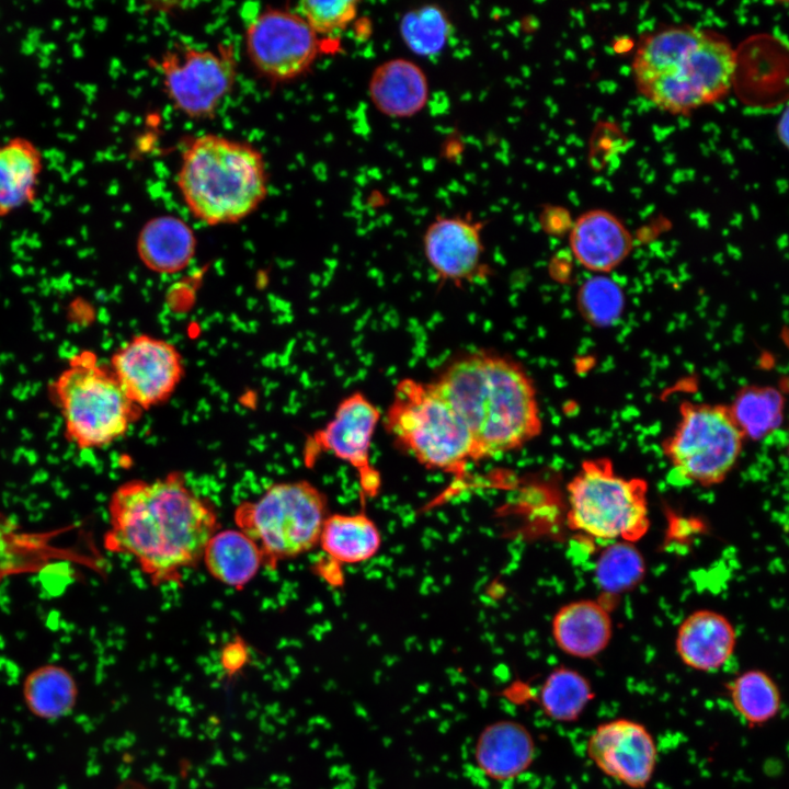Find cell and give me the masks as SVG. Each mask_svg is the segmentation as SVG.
<instances>
[{
	"mask_svg": "<svg viewBox=\"0 0 789 789\" xmlns=\"http://www.w3.org/2000/svg\"><path fill=\"white\" fill-rule=\"evenodd\" d=\"M104 546L129 556L153 585L179 582L195 567L218 530L213 503L182 472L151 481L130 480L112 493Z\"/></svg>",
	"mask_w": 789,
	"mask_h": 789,
	"instance_id": "1",
	"label": "cell"
},
{
	"mask_svg": "<svg viewBox=\"0 0 789 789\" xmlns=\"http://www.w3.org/2000/svg\"><path fill=\"white\" fill-rule=\"evenodd\" d=\"M432 382L469 428L478 460L516 450L542 431L534 380L508 356L484 350L466 353Z\"/></svg>",
	"mask_w": 789,
	"mask_h": 789,
	"instance_id": "2",
	"label": "cell"
},
{
	"mask_svg": "<svg viewBox=\"0 0 789 789\" xmlns=\"http://www.w3.org/2000/svg\"><path fill=\"white\" fill-rule=\"evenodd\" d=\"M176 185L191 214L216 226L250 216L265 199L268 179L264 157L255 147L205 134L184 149Z\"/></svg>",
	"mask_w": 789,
	"mask_h": 789,
	"instance_id": "3",
	"label": "cell"
},
{
	"mask_svg": "<svg viewBox=\"0 0 789 789\" xmlns=\"http://www.w3.org/2000/svg\"><path fill=\"white\" fill-rule=\"evenodd\" d=\"M384 424L398 446L430 469L460 477L478 461L469 428L432 381H398Z\"/></svg>",
	"mask_w": 789,
	"mask_h": 789,
	"instance_id": "4",
	"label": "cell"
},
{
	"mask_svg": "<svg viewBox=\"0 0 789 789\" xmlns=\"http://www.w3.org/2000/svg\"><path fill=\"white\" fill-rule=\"evenodd\" d=\"M67 439L80 449L103 448L125 436L141 410L126 396L110 366L92 351L75 354L49 386Z\"/></svg>",
	"mask_w": 789,
	"mask_h": 789,
	"instance_id": "5",
	"label": "cell"
},
{
	"mask_svg": "<svg viewBox=\"0 0 789 789\" xmlns=\"http://www.w3.org/2000/svg\"><path fill=\"white\" fill-rule=\"evenodd\" d=\"M327 517L324 493L307 480L274 483L255 500L238 504L233 514L270 570L315 548Z\"/></svg>",
	"mask_w": 789,
	"mask_h": 789,
	"instance_id": "6",
	"label": "cell"
},
{
	"mask_svg": "<svg viewBox=\"0 0 789 789\" xmlns=\"http://www.w3.org/2000/svg\"><path fill=\"white\" fill-rule=\"evenodd\" d=\"M648 481L618 474L607 457L590 458L567 485L571 529L603 540L637 542L650 528Z\"/></svg>",
	"mask_w": 789,
	"mask_h": 789,
	"instance_id": "7",
	"label": "cell"
},
{
	"mask_svg": "<svg viewBox=\"0 0 789 789\" xmlns=\"http://www.w3.org/2000/svg\"><path fill=\"white\" fill-rule=\"evenodd\" d=\"M744 441L727 404L683 401L678 421L661 448L682 478L713 487L734 469Z\"/></svg>",
	"mask_w": 789,
	"mask_h": 789,
	"instance_id": "8",
	"label": "cell"
},
{
	"mask_svg": "<svg viewBox=\"0 0 789 789\" xmlns=\"http://www.w3.org/2000/svg\"><path fill=\"white\" fill-rule=\"evenodd\" d=\"M735 56L723 35L706 30L694 47L638 90L662 111L689 114L727 95L734 82Z\"/></svg>",
	"mask_w": 789,
	"mask_h": 789,
	"instance_id": "9",
	"label": "cell"
},
{
	"mask_svg": "<svg viewBox=\"0 0 789 789\" xmlns=\"http://www.w3.org/2000/svg\"><path fill=\"white\" fill-rule=\"evenodd\" d=\"M173 106L191 118L210 117L232 90L236 67L230 53L175 45L158 62Z\"/></svg>",
	"mask_w": 789,
	"mask_h": 789,
	"instance_id": "10",
	"label": "cell"
},
{
	"mask_svg": "<svg viewBox=\"0 0 789 789\" xmlns=\"http://www.w3.org/2000/svg\"><path fill=\"white\" fill-rule=\"evenodd\" d=\"M319 37L294 10L271 8L249 22L244 45L262 76L285 82L311 68L320 53Z\"/></svg>",
	"mask_w": 789,
	"mask_h": 789,
	"instance_id": "11",
	"label": "cell"
},
{
	"mask_svg": "<svg viewBox=\"0 0 789 789\" xmlns=\"http://www.w3.org/2000/svg\"><path fill=\"white\" fill-rule=\"evenodd\" d=\"M380 420V410L364 393L348 395L332 419L307 442L306 466L312 465L320 453H329L353 467L363 494L376 496L381 480L370 462V445Z\"/></svg>",
	"mask_w": 789,
	"mask_h": 789,
	"instance_id": "12",
	"label": "cell"
},
{
	"mask_svg": "<svg viewBox=\"0 0 789 789\" xmlns=\"http://www.w3.org/2000/svg\"><path fill=\"white\" fill-rule=\"evenodd\" d=\"M110 368L126 396L141 411L169 400L184 374L176 346L149 334L135 335L118 347L111 357Z\"/></svg>",
	"mask_w": 789,
	"mask_h": 789,
	"instance_id": "13",
	"label": "cell"
},
{
	"mask_svg": "<svg viewBox=\"0 0 789 789\" xmlns=\"http://www.w3.org/2000/svg\"><path fill=\"white\" fill-rule=\"evenodd\" d=\"M586 753L601 771L633 789L650 782L658 758L647 728L624 718L599 724L588 737Z\"/></svg>",
	"mask_w": 789,
	"mask_h": 789,
	"instance_id": "14",
	"label": "cell"
},
{
	"mask_svg": "<svg viewBox=\"0 0 789 789\" xmlns=\"http://www.w3.org/2000/svg\"><path fill=\"white\" fill-rule=\"evenodd\" d=\"M483 224L461 216H438L424 231L425 259L437 278L457 286L489 274L483 262Z\"/></svg>",
	"mask_w": 789,
	"mask_h": 789,
	"instance_id": "15",
	"label": "cell"
},
{
	"mask_svg": "<svg viewBox=\"0 0 789 789\" xmlns=\"http://www.w3.org/2000/svg\"><path fill=\"white\" fill-rule=\"evenodd\" d=\"M569 245L582 267L604 275L616 270L629 256L633 238L614 214L591 209L571 225Z\"/></svg>",
	"mask_w": 789,
	"mask_h": 789,
	"instance_id": "16",
	"label": "cell"
},
{
	"mask_svg": "<svg viewBox=\"0 0 789 789\" xmlns=\"http://www.w3.org/2000/svg\"><path fill=\"white\" fill-rule=\"evenodd\" d=\"M536 756L531 732L513 719H500L487 724L473 746L477 768L488 779L506 782L529 769Z\"/></svg>",
	"mask_w": 789,
	"mask_h": 789,
	"instance_id": "17",
	"label": "cell"
},
{
	"mask_svg": "<svg viewBox=\"0 0 789 789\" xmlns=\"http://www.w3.org/2000/svg\"><path fill=\"white\" fill-rule=\"evenodd\" d=\"M736 642V630L728 617L712 609H698L678 626L675 650L686 666L712 672L730 660Z\"/></svg>",
	"mask_w": 789,
	"mask_h": 789,
	"instance_id": "18",
	"label": "cell"
},
{
	"mask_svg": "<svg viewBox=\"0 0 789 789\" xmlns=\"http://www.w3.org/2000/svg\"><path fill=\"white\" fill-rule=\"evenodd\" d=\"M368 95L382 115L392 118L412 117L427 104L428 79L414 61L403 57L391 58L373 70Z\"/></svg>",
	"mask_w": 789,
	"mask_h": 789,
	"instance_id": "19",
	"label": "cell"
},
{
	"mask_svg": "<svg viewBox=\"0 0 789 789\" xmlns=\"http://www.w3.org/2000/svg\"><path fill=\"white\" fill-rule=\"evenodd\" d=\"M551 634L563 653L576 659H593L611 640L613 620L608 606L595 599L570 602L554 614Z\"/></svg>",
	"mask_w": 789,
	"mask_h": 789,
	"instance_id": "20",
	"label": "cell"
},
{
	"mask_svg": "<svg viewBox=\"0 0 789 789\" xmlns=\"http://www.w3.org/2000/svg\"><path fill=\"white\" fill-rule=\"evenodd\" d=\"M196 244V236L186 221L161 215L141 227L136 248L147 268L159 274H174L192 262Z\"/></svg>",
	"mask_w": 789,
	"mask_h": 789,
	"instance_id": "21",
	"label": "cell"
},
{
	"mask_svg": "<svg viewBox=\"0 0 789 789\" xmlns=\"http://www.w3.org/2000/svg\"><path fill=\"white\" fill-rule=\"evenodd\" d=\"M43 168V153L31 139L15 136L0 144V217L35 202Z\"/></svg>",
	"mask_w": 789,
	"mask_h": 789,
	"instance_id": "22",
	"label": "cell"
},
{
	"mask_svg": "<svg viewBox=\"0 0 789 789\" xmlns=\"http://www.w3.org/2000/svg\"><path fill=\"white\" fill-rule=\"evenodd\" d=\"M202 560L215 580L236 590L249 584L263 567L259 547L240 529L217 530L207 541Z\"/></svg>",
	"mask_w": 789,
	"mask_h": 789,
	"instance_id": "23",
	"label": "cell"
},
{
	"mask_svg": "<svg viewBox=\"0 0 789 789\" xmlns=\"http://www.w3.org/2000/svg\"><path fill=\"white\" fill-rule=\"evenodd\" d=\"M318 545L332 561L356 564L378 552L381 536L373 519L363 512L333 514L325 518Z\"/></svg>",
	"mask_w": 789,
	"mask_h": 789,
	"instance_id": "24",
	"label": "cell"
},
{
	"mask_svg": "<svg viewBox=\"0 0 789 789\" xmlns=\"http://www.w3.org/2000/svg\"><path fill=\"white\" fill-rule=\"evenodd\" d=\"M78 695L73 675L58 664L34 668L22 685V697L27 710L42 720H58L71 713Z\"/></svg>",
	"mask_w": 789,
	"mask_h": 789,
	"instance_id": "25",
	"label": "cell"
},
{
	"mask_svg": "<svg viewBox=\"0 0 789 789\" xmlns=\"http://www.w3.org/2000/svg\"><path fill=\"white\" fill-rule=\"evenodd\" d=\"M705 31L690 25H675L645 35L631 65L636 87H643L670 68L700 41Z\"/></svg>",
	"mask_w": 789,
	"mask_h": 789,
	"instance_id": "26",
	"label": "cell"
},
{
	"mask_svg": "<svg viewBox=\"0 0 789 789\" xmlns=\"http://www.w3.org/2000/svg\"><path fill=\"white\" fill-rule=\"evenodd\" d=\"M728 407L744 439L756 442L781 425L785 400L771 386L751 385L742 387Z\"/></svg>",
	"mask_w": 789,
	"mask_h": 789,
	"instance_id": "27",
	"label": "cell"
},
{
	"mask_svg": "<svg viewBox=\"0 0 789 789\" xmlns=\"http://www.w3.org/2000/svg\"><path fill=\"white\" fill-rule=\"evenodd\" d=\"M593 697L588 679L567 666L553 668L542 682L537 696L541 711L557 722L576 721Z\"/></svg>",
	"mask_w": 789,
	"mask_h": 789,
	"instance_id": "28",
	"label": "cell"
},
{
	"mask_svg": "<svg viewBox=\"0 0 789 789\" xmlns=\"http://www.w3.org/2000/svg\"><path fill=\"white\" fill-rule=\"evenodd\" d=\"M645 561L632 542L617 540L599 553L594 579L606 596H618L636 587L644 578Z\"/></svg>",
	"mask_w": 789,
	"mask_h": 789,
	"instance_id": "29",
	"label": "cell"
},
{
	"mask_svg": "<svg viewBox=\"0 0 789 789\" xmlns=\"http://www.w3.org/2000/svg\"><path fill=\"white\" fill-rule=\"evenodd\" d=\"M729 691L737 713L752 725L766 723L780 710L779 688L764 671L743 672L730 683Z\"/></svg>",
	"mask_w": 789,
	"mask_h": 789,
	"instance_id": "30",
	"label": "cell"
},
{
	"mask_svg": "<svg viewBox=\"0 0 789 789\" xmlns=\"http://www.w3.org/2000/svg\"><path fill=\"white\" fill-rule=\"evenodd\" d=\"M404 45L420 56L441 53L451 34L446 11L436 4H423L407 11L399 24Z\"/></svg>",
	"mask_w": 789,
	"mask_h": 789,
	"instance_id": "31",
	"label": "cell"
},
{
	"mask_svg": "<svg viewBox=\"0 0 789 789\" xmlns=\"http://www.w3.org/2000/svg\"><path fill=\"white\" fill-rule=\"evenodd\" d=\"M624 302L622 289L603 274L586 281L578 294L581 316L595 327L614 323L622 312Z\"/></svg>",
	"mask_w": 789,
	"mask_h": 789,
	"instance_id": "32",
	"label": "cell"
},
{
	"mask_svg": "<svg viewBox=\"0 0 789 789\" xmlns=\"http://www.w3.org/2000/svg\"><path fill=\"white\" fill-rule=\"evenodd\" d=\"M294 11L318 35H330L345 30L356 18L358 2L353 0L339 1H300Z\"/></svg>",
	"mask_w": 789,
	"mask_h": 789,
	"instance_id": "33",
	"label": "cell"
},
{
	"mask_svg": "<svg viewBox=\"0 0 789 789\" xmlns=\"http://www.w3.org/2000/svg\"><path fill=\"white\" fill-rule=\"evenodd\" d=\"M248 658L247 647L241 640L227 643L221 651L220 658L226 676L231 678L240 672L245 665Z\"/></svg>",
	"mask_w": 789,
	"mask_h": 789,
	"instance_id": "34",
	"label": "cell"
},
{
	"mask_svg": "<svg viewBox=\"0 0 789 789\" xmlns=\"http://www.w3.org/2000/svg\"><path fill=\"white\" fill-rule=\"evenodd\" d=\"M787 129H788V117H787V111L784 113L781 119L778 123L777 132L779 134L780 140L787 145Z\"/></svg>",
	"mask_w": 789,
	"mask_h": 789,
	"instance_id": "35",
	"label": "cell"
}]
</instances>
